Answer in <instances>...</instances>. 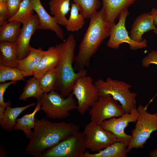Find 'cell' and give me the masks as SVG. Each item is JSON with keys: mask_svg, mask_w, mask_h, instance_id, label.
<instances>
[{"mask_svg": "<svg viewBox=\"0 0 157 157\" xmlns=\"http://www.w3.org/2000/svg\"><path fill=\"white\" fill-rule=\"evenodd\" d=\"M147 106L140 105L136 108L138 117L132 131L131 138L126 149L127 153L135 148H142L151 133L157 130V115L147 112Z\"/></svg>", "mask_w": 157, "mask_h": 157, "instance_id": "8992f818", "label": "cell"}, {"mask_svg": "<svg viewBox=\"0 0 157 157\" xmlns=\"http://www.w3.org/2000/svg\"><path fill=\"white\" fill-rule=\"evenodd\" d=\"M40 22L37 14L33 15L30 20L23 24L19 37L16 42L18 51V60L26 57L30 52V42L32 35L39 29Z\"/></svg>", "mask_w": 157, "mask_h": 157, "instance_id": "4fadbf2b", "label": "cell"}, {"mask_svg": "<svg viewBox=\"0 0 157 157\" xmlns=\"http://www.w3.org/2000/svg\"><path fill=\"white\" fill-rule=\"evenodd\" d=\"M138 117L135 106L131 109L130 113H126L119 118L113 117L106 119L99 125L113 133L119 142L127 144L128 146L131 140V135L126 134L124 131L129 123L136 122Z\"/></svg>", "mask_w": 157, "mask_h": 157, "instance_id": "7c38bea8", "label": "cell"}, {"mask_svg": "<svg viewBox=\"0 0 157 157\" xmlns=\"http://www.w3.org/2000/svg\"><path fill=\"white\" fill-rule=\"evenodd\" d=\"M76 41L74 35L70 34L63 43L55 47L59 51L60 58L56 67L58 78L55 90L64 97L67 96L72 91L74 84L79 77L86 75V70L84 69L78 72L73 67L74 51Z\"/></svg>", "mask_w": 157, "mask_h": 157, "instance_id": "3957f363", "label": "cell"}, {"mask_svg": "<svg viewBox=\"0 0 157 157\" xmlns=\"http://www.w3.org/2000/svg\"><path fill=\"white\" fill-rule=\"evenodd\" d=\"M149 155L150 157H157V147L150 151Z\"/></svg>", "mask_w": 157, "mask_h": 157, "instance_id": "d590c367", "label": "cell"}, {"mask_svg": "<svg viewBox=\"0 0 157 157\" xmlns=\"http://www.w3.org/2000/svg\"><path fill=\"white\" fill-rule=\"evenodd\" d=\"M60 58V52L56 48L53 46L49 47L45 51L33 77L38 80L47 72L56 67Z\"/></svg>", "mask_w": 157, "mask_h": 157, "instance_id": "2e32d148", "label": "cell"}, {"mask_svg": "<svg viewBox=\"0 0 157 157\" xmlns=\"http://www.w3.org/2000/svg\"></svg>", "mask_w": 157, "mask_h": 157, "instance_id": "f35d334b", "label": "cell"}, {"mask_svg": "<svg viewBox=\"0 0 157 157\" xmlns=\"http://www.w3.org/2000/svg\"><path fill=\"white\" fill-rule=\"evenodd\" d=\"M36 104L35 102L27 105L19 107L11 108L10 106L6 108L4 115L0 120V125L3 130L11 132L13 130L17 118L24 111Z\"/></svg>", "mask_w": 157, "mask_h": 157, "instance_id": "44dd1931", "label": "cell"}, {"mask_svg": "<svg viewBox=\"0 0 157 157\" xmlns=\"http://www.w3.org/2000/svg\"><path fill=\"white\" fill-rule=\"evenodd\" d=\"M91 121L99 125L104 120L120 117L126 113L121 105L110 95L99 97L89 111Z\"/></svg>", "mask_w": 157, "mask_h": 157, "instance_id": "9c48e42d", "label": "cell"}, {"mask_svg": "<svg viewBox=\"0 0 157 157\" xmlns=\"http://www.w3.org/2000/svg\"><path fill=\"white\" fill-rule=\"evenodd\" d=\"M45 51L41 47L36 49L31 46L28 55L23 59L19 60L17 67L26 76H33Z\"/></svg>", "mask_w": 157, "mask_h": 157, "instance_id": "ac0fdd59", "label": "cell"}, {"mask_svg": "<svg viewBox=\"0 0 157 157\" xmlns=\"http://www.w3.org/2000/svg\"><path fill=\"white\" fill-rule=\"evenodd\" d=\"M72 0H51L48 4L50 13L59 25L65 26L67 21L65 16L70 10Z\"/></svg>", "mask_w": 157, "mask_h": 157, "instance_id": "7402d4cb", "label": "cell"}, {"mask_svg": "<svg viewBox=\"0 0 157 157\" xmlns=\"http://www.w3.org/2000/svg\"><path fill=\"white\" fill-rule=\"evenodd\" d=\"M25 74L18 67H13L0 65V82H5L10 80L17 82L18 81H25Z\"/></svg>", "mask_w": 157, "mask_h": 157, "instance_id": "83f0119b", "label": "cell"}, {"mask_svg": "<svg viewBox=\"0 0 157 157\" xmlns=\"http://www.w3.org/2000/svg\"><path fill=\"white\" fill-rule=\"evenodd\" d=\"M157 29L153 16L150 13L139 15L134 20L130 32V37L133 40L141 42L143 40V35L146 32Z\"/></svg>", "mask_w": 157, "mask_h": 157, "instance_id": "9a60e30c", "label": "cell"}, {"mask_svg": "<svg viewBox=\"0 0 157 157\" xmlns=\"http://www.w3.org/2000/svg\"><path fill=\"white\" fill-rule=\"evenodd\" d=\"M0 65L17 67L18 55L16 42H0Z\"/></svg>", "mask_w": 157, "mask_h": 157, "instance_id": "d6986e66", "label": "cell"}, {"mask_svg": "<svg viewBox=\"0 0 157 157\" xmlns=\"http://www.w3.org/2000/svg\"><path fill=\"white\" fill-rule=\"evenodd\" d=\"M86 148L84 133L79 131L45 151L41 157H83Z\"/></svg>", "mask_w": 157, "mask_h": 157, "instance_id": "ba28073f", "label": "cell"}, {"mask_svg": "<svg viewBox=\"0 0 157 157\" xmlns=\"http://www.w3.org/2000/svg\"><path fill=\"white\" fill-rule=\"evenodd\" d=\"M94 83L97 88L99 97L111 95L120 103L126 113H130L131 109L136 106L137 94L130 91L129 89L132 86L130 84L110 77L105 80L99 79Z\"/></svg>", "mask_w": 157, "mask_h": 157, "instance_id": "277c9868", "label": "cell"}, {"mask_svg": "<svg viewBox=\"0 0 157 157\" xmlns=\"http://www.w3.org/2000/svg\"><path fill=\"white\" fill-rule=\"evenodd\" d=\"M9 15L6 2H0V24H4L8 22Z\"/></svg>", "mask_w": 157, "mask_h": 157, "instance_id": "836d02e7", "label": "cell"}, {"mask_svg": "<svg viewBox=\"0 0 157 157\" xmlns=\"http://www.w3.org/2000/svg\"><path fill=\"white\" fill-rule=\"evenodd\" d=\"M16 81H11L7 83H3L0 84V106L5 108L10 106L12 104L10 101L5 102L4 100V94L7 88L11 84H15Z\"/></svg>", "mask_w": 157, "mask_h": 157, "instance_id": "1f68e13d", "label": "cell"}, {"mask_svg": "<svg viewBox=\"0 0 157 157\" xmlns=\"http://www.w3.org/2000/svg\"><path fill=\"white\" fill-rule=\"evenodd\" d=\"M107 21L111 26L120 14L137 0H102Z\"/></svg>", "mask_w": 157, "mask_h": 157, "instance_id": "e0dca14e", "label": "cell"}, {"mask_svg": "<svg viewBox=\"0 0 157 157\" xmlns=\"http://www.w3.org/2000/svg\"><path fill=\"white\" fill-rule=\"evenodd\" d=\"M153 15L154 20V23L155 25H157V9L153 8L150 12ZM153 32L157 35V28L153 30Z\"/></svg>", "mask_w": 157, "mask_h": 157, "instance_id": "e575fe53", "label": "cell"}, {"mask_svg": "<svg viewBox=\"0 0 157 157\" xmlns=\"http://www.w3.org/2000/svg\"><path fill=\"white\" fill-rule=\"evenodd\" d=\"M21 24L14 21L0 25V41L16 42L21 30Z\"/></svg>", "mask_w": 157, "mask_h": 157, "instance_id": "cb8c5ba5", "label": "cell"}, {"mask_svg": "<svg viewBox=\"0 0 157 157\" xmlns=\"http://www.w3.org/2000/svg\"><path fill=\"white\" fill-rule=\"evenodd\" d=\"M142 65L144 67H148L151 64L157 65V50H152L142 60Z\"/></svg>", "mask_w": 157, "mask_h": 157, "instance_id": "d6a6232c", "label": "cell"}, {"mask_svg": "<svg viewBox=\"0 0 157 157\" xmlns=\"http://www.w3.org/2000/svg\"><path fill=\"white\" fill-rule=\"evenodd\" d=\"M6 0H0V2H6Z\"/></svg>", "mask_w": 157, "mask_h": 157, "instance_id": "74e56055", "label": "cell"}, {"mask_svg": "<svg viewBox=\"0 0 157 157\" xmlns=\"http://www.w3.org/2000/svg\"><path fill=\"white\" fill-rule=\"evenodd\" d=\"M58 78L57 70L55 68L46 72L38 80L40 88L44 93L55 90Z\"/></svg>", "mask_w": 157, "mask_h": 157, "instance_id": "f1b7e54d", "label": "cell"}, {"mask_svg": "<svg viewBox=\"0 0 157 157\" xmlns=\"http://www.w3.org/2000/svg\"><path fill=\"white\" fill-rule=\"evenodd\" d=\"M74 3L77 4L80 8V13L85 19L90 18L91 15L100 6L99 0H72Z\"/></svg>", "mask_w": 157, "mask_h": 157, "instance_id": "f546056e", "label": "cell"}, {"mask_svg": "<svg viewBox=\"0 0 157 157\" xmlns=\"http://www.w3.org/2000/svg\"><path fill=\"white\" fill-rule=\"evenodd\" d=\"M6 108L0 106V120L2 118L5 111Z\"/></svg>", "mask_w": 157, "mask_h": 157, "instance_id": "8d00e7d4", "label": "cell"}, {"mask_svg": "<svg viewBox=\"0 0 157 157\" xmlns=\"http://www.w3.org/2000/svg\"><path fill=\"white\" fill-rule=\"evenodd\" d=\"M33 129L25 151L35 157H40L46 149L79 131L80 126L72 122H52L43 117L40 119L35 118Z\"/></svg>", "mask_w": 157, "mask_h": 157, "instance_id": "6da1fadb", "label": "cell"}, {"mask_svg": "<svg viewBox=\"0 0 157 157\" xmlns=\"http://www.w3.org/2000/svg\"><path fill=\"white\" fill-rule=\"evenodd\" d=\"M41 100L37 101L36 106L32 113L26 114L17 119L13 130H20L23 131L26 138L30 139L33 132L32 129L34 128L35 125V115L41 110Z\"/></svg>", "mask_w": 157, "mask_h": 157, "instance_id": "ffe728a7", "label": "cell"}, {"mask_svg": "<svg viewBox=\"0 0 157 157\" xmlns=\"http://www.w3.org/2000/svg\"><path fill=\"white\" fill-rule=\"evenodd\" d=\"M83 132L86 148L91 152H99L119 142L113 133L92 121L85 126Z\"/></svg>", "mask_w": 157, "mask_h": 157, "instance_id": "30bf717a", "label": "cell"}, {"mask_svg": "<svg viewBox=\"0 0 157 157\" xmlns=\"http://www.w3.org/2000/svg\"><path fill=\"white\" fill-rule=\"evenodd\" d=\"M34 10L31 0H23L15 15L8 20V22L17 21L23 24L26 23L33 15Z\"/></svg>", "mask_w": 157, "mask_h": 157, "instance_id": "4316f807", "label": "cell"}, {"mask_svg": "<svg viewBox=\"0 0 157 157\" xmlns=\"http://www.w3.org/2000/svg\"><path fill=\"white\" fill-rule=\"evenodd\" d=\"M129 14L128 9H126L119 15L117 23L116 24L115 23L111 26L110 35L107 44L108 47L117 49L121 44L124 42L128 43L130 49L133 50L147 47L146 39H143L141 42H137L132 40L129 35L125 26L126 20Z\"/></svg>", "mask_w": 157, "mask_h": 157, "instance_id": "8fae6325", "label": "cell"}, {"mask_svg": "<svg viewBox=\"0 0 157 157\" xmlns=\"http://www.w3.org/2000/svg\"><path fill=\"white\" fill-rule=\"evenodd\" d=\"M89 18V25L74 58L73 67L76 72L89 66L92 57L103 41L110 35L111 26L107 21L103 7L99 11L92 14Z\"/></svg>", "mask_w": 157, "mask_h": 157, "instance_id": "7a4b0ae2", "label": "cell"}, {"mask_svg": "<svg viewBox=\"0 0 157 157\" xmlns=\"http://www.w3.org/2000/svg\"><path fill=\"white\" fill-rule=\"evenodd\" d=\"M70 15L65 25L68 31H78L81 29L85 24V18L80 13L78 5L75 3H71Z\"/></svg>", "mask_w": 157, "mask_h": 157, "instance_id": "d4e9b609", "label": "cell"}, {"mask_svg": "<svg viewBox=\"0 0 157 157\" xmlns=\"http://www.w3.org/2000/svg\"><path fill=\"white\" fill-rule=\"evenodd\" d=\"M74 96L72 92L65 97L55 90L44 93L41 99V110L49 118L65 119L70 116V111L76 109L77 103Z\"/></svg>", "mask_w": 157, "mask_h": 157, "instance_id": "5b68a950", "label": "cell"}, {"mask_svg": "<svg viewBox=\"0 0 157 157\" xmlns=\"http://www.w3.org/2000/svg\"><path fill=\"white\" fill-rule=\"evenodd\" d=\"M44 93L40 87L38 80L33 77L26 81V84L19 99L24 101L29 98L33 97L38 101L41 100Z\"/></svg>", "mask_w": 157, "mask_h": 157, "instance_id": "484cf974", "label": "cell"}, {"mask_svg": "<svg viewBox=\"0 0 157 157\" xmlns=\"http://www.w3.org/2000/svg\"><path fill=\"white\" fill-rule=\"evenodd\" d=\"M90 76L82 75L76 81L72 92L77 101L76 109L84 115L99 99L97 88Z\"/></svg>", "mask_w": 157, "mask_h": 157, "instance_id": "52a82bcc", "label": "cell"}, {"mask_svg": "<svg viewBox=\"0 0 157 157\" xmlns=\"http://www.w3.org/2000/svg\"><path fill=\"white\" fill-rule=\"evenodd\" d=\"M33 8L36 13L40 22L39 29L49 30L53 31L61 40L64 39L62 29L56 19L49 15L42 5L40 0H31Z\"/></svg>", "mask_w": 157, "mask_h": 157, "instance_id": "5bb4252c", "label": "cell"}, {"mask_svg": "<svg viewBox=\"0 0 157 157\" xmlns=\"http://www.w3.org/2000/svg\"><path fill=\"white\" fill-rule=\"evenodd\" d=\"M22 1L23 0H6V3L8 13L9 19L15 15Z\"/></svg>", "mask_w": 157, "mask_h": 157, "instance_id": "4dcf8cb0", "label": "cell"}, {"mask_svg": "<svg viewBox=\"0 0 157 157\" xmlns=\"http://www.w3.org/2000/svg\"><path fill=\"white\" fill-rule=\"evenodd\" d=\"M128 146L127 144L117 142L96 153L85 151L83 157H126Z\"/></svg>", "mask_w": 157, "mask_h": 157, "instance_id": "603a6c76", "label": "cell"}]
</instances>
